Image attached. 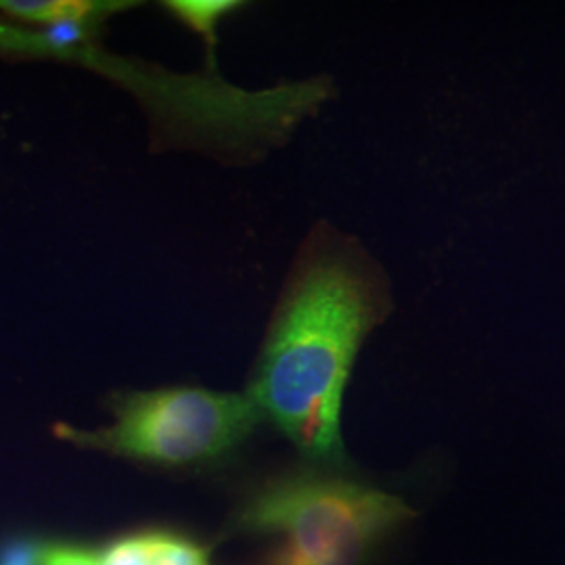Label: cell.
Listing matches in <instances>:
<instances>
[{
  "mask_svg": "<svg viewBox=\"0 0 565 565\" xmlns=\"http://www.w3.org/2000/svg\"><path fill=\"white\" fill-rule=\"evenodd\" d=\"M130 2L114 0H0V11L30 25H49L51 32L81 34L128 9Z\"/></svg>",
  "mask_w": 565,
  "mask_h": 565,
  "instance_id": "obj_4",
  "label": "cell"
},
{
  "mask_svg": "<svg viewBox=\"0 0 565 565\" xmlns=\"http://www.w3.org/2000/svg\"><path fill=\"white\" fill-rule=\"evenodd\" d=\"M242 7V2H231V0H172L166 2V9L182 21L186 28L198 32L203 36L207 44L216 42V30L218 23L235 13Z\"/></svg>",
  "mask_w": 565,
  "mask_h": 565,
  "instance_id": "obj_5",
  "label": "cell"
},
{
  "mask_svg": "<svg viewBox=\"0 0 565 565\" xmlns=\"http://www.w3.org/2000/svg\"><path fill=\"white\" fill-rule=\"evenodd\" d=\"M44 565H102L99 548L74 543H49Z\"/></svg>",
  "mask_w": 565,
  "mask_h": 565,
  "instance_id": "obj_9",
  "label": "cell"
},
{
  "mask_svg": "<svg viewBox=\"0 0 565 565\" xmlns=\"http://www.w3.org/2000/svg\"><path fill=\"white\" fill-rule=\"evenodd\" d=\"M46 545L32 536H13L0 543V565H44Z\"/></svg>",
  "mask_w": 565,
  "mask_h": 565,
  "instance_id": "obj_8",
  "label": "cell"
},
{
  "mask_svg": "<svg viewBox=\"0 0 565 565\" xmlns=\"http://www.w3.org/2000/svg\"><path fill=\"white\" fill-rule=\"evenodd\" d=\"M390 310L382 268L354 239L317 226L285 282L247 392L310 461L342 465L345 384Z\"/></svg>",
  "mask_w": 565,
  "mask_h": 565,
  "instance_id": "obj_1",
  "label": "cell"
},
{
  "mask_svg": "<svg viewBox=\"0 0 565 565\" xmlns=\"http://www.w3.org/2000/svg\"><path fill=\"white\" fill-rule=\"evenodd\" d=\"M0 51H28L53 55V42L46 34H34L28 30H15L0 25Z\"/></svg>",
  "mask_w": 565,
  "mask_h": 565,
  "instance_id": "obj_10",
  "label": "cell"
},
{
  "mask_svg": "<svg viewBox=\"0 0 565 565\" xmlns=\"http://www.w3.org/2000/svg\"><path fill=\"white\" fill-rule=\"evenodd\" d=\"M408 515L384 490L298 469L258 486L239 509L237 527L275 541L266 565H369Z\"/></svg>",
  "mask_w": 565,
  "mask_h": 565,
  "instance_id": "obj_2",
  "label": "cell"
},
{
  "mask_svg": "<svg viewBox=\"0 0 565 565\" xmlns=\"http://www.w3.org/2000/svg\"><path fill=\"white\" fill-rule=\"evenodd\" d=\"M264 415L249 394L205 387L132 392L114 404V424L99 429L55 425L63 443L162 467H200L228 457Z\"/></svg>",
  "mask_w": 565,
  "mask_h": 565,
  "instance_id": "obj_3",
  "label": "cell"
},
{
  "mask_svg": "<svg viewBox=\"0 0 565 565\" xmlns=\"http://www.w3.org/2000/svg\"><path fill=\"white\" fill-rule=\"evenodd\" d=\"M102 565H151L149 532L128 534L99 551Z\"/></svg>",
  "mask_w": 565,
  "mask_h": 565,
  "instance_id": "obj_7",
  "label": "cell"
},
{
  "mask_svg": "<svg viewBox=\"0 0 565 565\" xmlns=\"http://www.w3.org/2000/svg\"><path fill=\"white\" fill-rule=\"evenodd\" d=\"M151 565H210L207 548L181 534L149 532Z\"/></svg>",
  "mask_w": 565,
  "mask_h": 565,
  "instance_id": "obj_6",
  "label": "cell"
}]
</instances>
